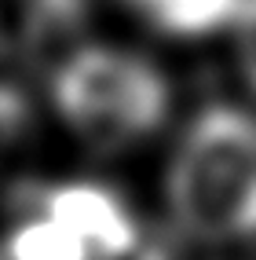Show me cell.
Wrapping results in <instances>:
<instances>
[{"label":"cell","instance_id":"cell-1","mask_svg":"<svg viewBox=\"0 0 256 260\" xmlns=\"http://www.w3.org/2000/svg\"><path fill=\"white\" fill-rule=\"evenodd\" d=\"M168 202L183 231L227 238L256 228V117L212 107L191 128L168 169Z\"/></svg>","mask_w":256,"mask_h":260},{"label":"cell","instance_id":"cell-2","mask_svg":"<svg viewBox=\"0 0 256 260\" xmlns=\"http://www.w3.org/2000/svg\"><path fill=\"white\" fill-rule=\"evenodd\" d=\"M55 107L95 147H121L165 121L168 84L128 51L84 48L55 74Z\"/></svg>","mask_w":256,"mask_h":260},{"label":"cell","instance_id":"cell-3","mask_svg":"<svg viewBox=\"0 0 256 260\" xmlns=\"http://www.w3.org/2000/svg\"><path fill=\"white\" fill-rule=\"evenodd\" d=\"M44 216L70 228L84 246L92 249V260H121L135 253L139 231H135L132 213L121 205V198L102 190L95 183H66L41 198Z\"/></svg>","mask_w":256,"mask_h":260},{"label":"cell","instance_id":"cell-4","mask_svg":"<svg viewBox=\"0 0 256 260\" xmlns=\"http://www.w3.org/2000/svg\"><path fill=\"white\" fill-rule=\"evenodd\" d=\"M8 260H92V249L51 216L26 220L8 238Z\"/></svg>","mask_w":256,"mask_h":260},{"label":"cell","instance_id":"cell-5","mask_svg":"<svg viewBox=\"0 0 256 260\" xmlns=\"http://www.w3.org/2000/svg\"><path fill=\"white\" fill-rule=\"evenodd\" d=\"M22 125H26V99L15 88L0 84V161H4V154L11 150V143L19 140Z\"/></svg>","mask_w":256,"mask_h":260},{"label":"cell","instance_id":"cell-6","mask_svg":"<svg viewBox=\"0 0 256 260\" xmlns=\"http://www.w3.org/2000/svg\"><path fill=\"white\" fill-rule=\"evenodd\" d=\"M238 29H242V66L256 88V0H245L238 11Z\"/></svg>","mask_w":256,"mask_h":260}]
</instances>
